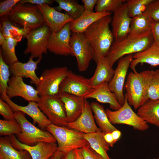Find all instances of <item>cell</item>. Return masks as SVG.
Wrapping results in <instances>:
<instances>
[{"mask_svg": "<svg viewBox=\"0 0 159 159\" xmlns=\"http://www.w3.org/2000/svg\"><path fill=\"white\" fill-rule=\"evenodd\" d=\"M46 128L55 139L57 143V150L63 155L89 144L83 137L82 132L78 130L52 124Z\"/></svg>", "mask_w": 159, "mask_h": 159, "instance_id": "cell-4", "label": "cell"}, {"mask_svg": "<svg viewBox=\"0 0 159 159\" xmlns=\"http://www.w3.org/2000/svg\"><path fill=\"white\" fill-rule=\"evenodd\" d=\"M104 138L106 142L110 147H113L114 144L116 143L113 139L111 132L105 134Z\"/></svg>", "mask_w": 159, "mask_h": 159, "instance_id": "cell-47", "label": "cell"}, {"mask_svg": "<svg viewBox=\"0 0 159 159\" xmlns=\"http://www.w3.org/2000/svg\"><path fill=\"white\" fill-rule=\"evenodd\" d=\"M143 63L153 67L159 66V46L154 43L146 50L134 54L130 67L133 72H136L137 65Z\"/></svg>", "mask_w": 159, "mask_h": 159, "instance_id": "cell-25", "label": "cell"}, {"mask_svg": "<svg viewBox=\"0 0 159 159\" xmlns=\"http://www.w3.org/2000/svg\"><path fill=\"white\" fill-rule=\"evenodd\" d=\"M19 41L11 38H6L0 49V54L4 61L9 65L18 62L16 55L15 47Z\"/></svg>", "mask_w": 159, "mask_h": 159, "instance_id": "cell-34", "label": "cell"}, {"mask_svg": "<svg viewBox=\"0 0 159 159\" xmlns=\"http://www.w3.org/2000/svg\"><path fill=\"white\" fill-rule=\"evenodd\" d=\"M138 109L137 114L143 120L159 128V99L148 100Z\"/></svg>", "mask_w": 159, "mask_h": 159, "instance_id": "cell-27", "label": "cell"}, {"mask_svg": "<svg viewBox=\"0 0 159 159\" xmlns=\"http://www.w3.org/2000/svg\"><path fill=\"white\" fill-rule=\"evenodd\" d=\"M46 24L52 32H56L74 20L67 13L58 11L47 4L37 5Z\"/></svg>", "mask_w": 159, "mask_h": 159, "instance_id": "cell-19", "label": "cell"}, {"mask_svg": "<svg viewBox=\"0 0 159 159\" xmlns=\"http://www.w3.org/2000/svg\"><path fill=\"white\" fill-rule=\"evenodd\" d=\"M52 32L46 24L31 30L26 37L27 43L24 54H30L33 58H42L43 54L47 53L49 39Z\"/></svg>", "mask_w": 159, "mask_h": 159, "instance_id": "cell-10", "label": "cell"}, {"mask_svg": "<svg viewBox=\"0 0 159 159\" xmlns=\"http://www.w3.org/2000/svg\"><path fill=\"white\" fill-rule=\"evenodd\" d=\"M74 150L71 151L65 155H63L61 159H74Z\"/></svg>", "mask_w": 159, "mask_h": 159, "instance_id": "cell-50", "label": "cell"}, {"mask_svg": "<svg viewBox=\"0 0 159 159\" xmlns=\"http://www.w3.org/2000/svg\"><path fill=\"white\" fill-rule=\"evenodd\" d=\"M97 64L93 75L89 79L90 85L93 88L103 83H109L115 73L113 67L111 65L106 57L101 59Z\"/></svg>", "mask_w": 159, "mask_h": 159, "instance_id": "cell-24", "label": "cell"}, {"mask_svg": "<svg viewBox=\"0 0 159 159\" xmlns=\"http://www.w3.org/2000/svg\"><path fill=\"white\" fill-rule=\"evenodd\" d=\"M152 0H127L126 4L130 16L133 18L143 13Z\"/></svg>", "mask_w": 159, "mask_h": 159, "instance_id": "cell-36", "label": "cell"}, {"mask_svg": "<svg viewBox=\"0 0 159 159\" xmlns=\"http://www.w3.org/2000/svg\"><path fill=\"white\" fill-rule=\"evenodd\" d=\"M42 58H38L35 61L30 56L27 62L22 63L19 61L9 65L10 74L12 76L23 78H29L31 83L36 87L39 82V78L36 75L35 71Z\"/></svg>", "mask_w": 159, "mask_h": 159, "instance_id": "cell-21", "label": "cell"}, {"mask_svg": "<svg viewBox=\"0 0 159 159\" xmlns=\"http://www.w3.org/2000/svg\"><path fill=\"white\" fill-rule=\"evenodd\" d=\"M6 39L5 37L0 31V45L1 46L4 43Z\"/></svg>", "mask_w": 159, "mask_h": 159, "instance_id": "cell-52", "label": "cell"}, {"mask_svg": "<svg viewBox=\"0 0 159 159\" xmlns=\"http://www.w3.org/2000/svg\"><path fill=\"white\" fill-rule=\"evenodd\" d=\"M14 117L21 128V133L16 135L17 139L22 143L34 145L40 142L55 143L56 142L50 132L38 128L29 122L23 112H14Z\"/></svg>", "mask_w": 159, "mask_h": 159, "instance_id": "cell-6", "label": "cell"}, {"mask_svg": "<svg viewBox=\"0 0 159 159\" xmlns=\"http://www.w3.org/2000/svg\"><path fill=\"white\" fill-rule=\"evenodd\" d=\"M90 105L94 118L102 132L106 134L117 129L110 122L103 105L96 102H91Z\"/></svg>", "mask_w": 159, "mask_h": 159, "instance_id": "cell-31", "label": "cell"}, {"mask_svg": "<svg viewBox=\"0 0 159 159\" xmlns=\"http://www.w3.org/2000/svg\"><path fill=\"white\" fill-rule=\"evenodd\" d=\"M71 50L76 59L79 70L84 72L88 68L92 59L90 44L83 33H72L70 41Z\"/></svg>", "mask_w": 159, "mask_h": 159, "instance_id": "cell-11", "label": "cell"}, {"mask_svg": "<svg viewBox=\"0 0 159 159\" xmlns=\"http://www.w3.org/2000/svg\"><path fill=\"white\" fill-rule=\"evenodd\" d=\"M7 16L15 24L31 30L45 24L42 15L36 5L17 4Z\"/></svg>", "mask_w": 159, "mask_h": 159, "instance_id": "cell-5", "label": "cell"}, {"mask_svg": "<svg viewBox=\"0 0 159 159\" xmlns=\"http://www.w3.org/2000/svg\"><path fill=\"white\" fill-rule=\"evenodd\" d=\"M124 103L119 109L112 111L109 108L105 110L108 118L112 125L122 124L132 127L134 129L144 131L149 125L132 109L125 96Z\"/></svg>", "mask_w": 159, "mask_h": 159, "instance_id": "cell-9", "label": "cell"}, {"mask_svg": "<svg viewBox=\"0 0 159 159\" xmlns=\"http://www.w3.org/2000/svg\"><path fill=\"white\" fill-rule=\"evenodd\" d=\"M148 98L159 99V69L153 70L148 88Z\"/></svg>", "mask_w": 159, "mask_h": 159, "instance_id": "cell-39", "label": "cell"}, {"mask_svg": "<svg viewBox=\"0 0 159 159\" xmlns=\"http://www.w3.org/2000/svg\"><path fill=\"white\" fill-rule=\"evenodd\" d=\"M31 30L19 27L12 22L7 16L1 17L0 31L5 38H11L20 42Z\"/></svg>", "mask_w": 159, "mask_h": 159, "instance_id": "cell-30", "label": "cell"}, {"mask_svg": "<svg viewBox=\"0 0 159 159\" xmlns=\"http://www.w3.org/2000/svg\"><path fill=\"white\" fill-rule=\"evenodd\" d=\"M10 73L9 65L3 60L0 54V92L1 97L6 95V91Z\"/></svg>", "mask_w": 159, "mask_h": 159, "instance_id": "cell-38", "label": "cell"}, {"mask_svg": "<svg viewBox=\"0 0 159 159\" xmlns=\"http://www.w3.org/2000/svg\"><path fill=\"white\" fill-rule=\"evenodd\" d=\"M62 156V153L57 150L49 159H61Z\"/></svg>", "mask_w": 159, "mask_h": 159, "instance_id": "cell-51", "label": "cell"}, {"mask_svg": "<svg viewBox=\"0 0 159 159\" xmlns=\"http://www.w3.org/2000/svg\"><path fill=\"white\" fill-rule=\"evenodd\" d=\"M125 0H97L95 7L96 12L113 13L123 4Z\"/></svg>", "mask_w": 159, "mask_h": 159, "instance_id": "cell-37", "label": "cell"}, {"mask_svg": "<svg viewBox=\"0 0 159 159\" xmlns=\"http://www.w3.org/2000/svg\"><path fill=\"white\" fill-rule=\"evenodd\" d=\"M63 102L68 123L74 122L81 115L86 99L66 93H59L57 95Z\"/></svg>", "mask_w": 159, "mask_h": 159, "instance_id": "cell-22", "label": "cell"}, {"mask_svg": "<svg viewBox=\"0 0 159 159\" xmlns=\"http://www.w3.org/2000/svg\"><path fill=\"white\" fill-rule=\"evenodd\" d=\"M94 118L90 104L86 99L81 115L74 122L68 123L67 127L86 134L101 131Z\"/></svg>", "mask_w": 159, "mask_h": 159, "instance_id": "cell-20", "label": "cell"}, {"mask_svg": "<svg viewBox=\"0 0 159 159\" xmlns=\"http://www.w3.org/2000/svg\"><path fill=\"white\" fill-rule=\"evenodd\" d=\"M125 2L113 13L111 24L115 41L121 40L129 34L132 18L129 16Z\"/></svg>", "mask_w": 159, "mask_h": 159, "instance_id": "cell-17", "label": "cell"}, {"mask_svg": "<svg viewBox=\"0 0 159 159\" xmlns=\"http://www.w3.org/2000/svg\"><path fill=\"white\" fill-rule=\"evenodd\" d=\"M105 134L101 131L87 134L82 132L83 137L93 150L104 159H111L107 154L110 146L105 139Z\"/></svg>", "mask_w": 159, "mask_h": 159, "instance_id": "cell-28", "label": "cell"}, {"mask_svg": "<svg viewBox=\"0 0 159 159\" xmlns=\"http://www.w3.org/2000/svg\"><path fill=\"white\" fill-rule=\"evenodd\" d=\"M153 23L159 21V0H152L143 13Z\"/></svg>", "mask_w": 159, "mask_h": 159, "instance_id": "cell-40", "label": "cell"}, {"mask_svg": "<svg viewBox=\"0 0 159 159\" xmlns=\"http://www.w3.org/2000/svg\"><path fill=\"white\" fill-rule=\"evenodd\" d=\"M112 14L85 11L80 17L70 22L71 30L72 33H83L94 23L104 16L111 15Z\"/></svg>", "mask_w": 159, "mask_h": 159, "instance_id": "cell-26", "label": "cell"}, {"mask_svg": "<svg viewBox=\"0 0 159 159\" xmlns=\"http://www.w3.org/2000/svg\"><path fill=\"white\" fill-rule=\"evenodd\" d=\"M151 31L154 39V43L159 46V21L152 23Z\"/></svg>", "mask_w": 159, "mask_h": 159, "instance_id": "cell-45", "label": "cell"}, {"mask_svg": "<svg viewBox=\"0 0 159 159\" xmlns=\"http://www.w3.org/2000/svg\"><path fill=\"white\" fill-rule=\"evenodd\" d=\"M70 24V22L68 23L58 32H52L47 46L50 52L59 55L73 56L70 45L72 34Z\"/></svg>", "mask_w": 159, "mask_h": 159, "instance_id": "cell-14", "label": "cell"}, {"mask_svg": "<svg viewBox=\"0 0 159 159\" xmlns=\"http://www.w3.org/2000/svg\"><path fill=\"white\" fill-rule=\"evenodd\" d=\"M154 43L151 31L135 35H128L123 39L114 41L107 58L111 65L122 57L142 52Z\"/></svg>", "mask_w": 159, "mask_h": 159, "instance_id": "cell-2", "label": "cell"}, {"mask_svg": "<svg viewBox=\"0 0 159 159\" xmlns=\"http://www.w3.org/2000/svg\"><path fill=\"white\" fill-rule=\"evenodd\" d=\"M0 159H32L26 150H17L12 146L9 137L0 138Z\"/></svg>", "mask_w": 159, "mask_h": 159, "instance_id": "cell-29", "label": "cell"}, {"mask_svg": "<svg viewBox=\"0 0 159 159\" xmlns=\"http://www.w3.org/2000/svg\"><path fill=\"white\" fill-rule=\"evenodd\" d=\"M93 89L90 85L89 79L69 70L67 75L60 84L59 93H66L84 97Z\"/></svg>", "mask_w": 159, "mask_h": 159, "instance_id": "cell-13", "label": "cell"}, {"mask_svg": "<svg viewBox=\"0 0 159 159\" xmlns=\"http://www.w3.org/2000/svg\"><path fill=\"white\" fill-rule=\"evenodd\" d=\"M11 107L6 102L0 98V114L6 120L14 119V112Z\"/></svg>", "mask_w": 159, "mask_h": 159, "instance_id": "cell-42", "label": "cell"}, {"mask_svg": "<svg viewBox=\"0 0 159 159\" xmlns=\"http://www.w3.org/2000/svg\"><path fill=\"white\" fill-rule=\"evenodd\" d=\"M6 94L10 99L16 97H20L28 102H37L40 97L37 89L25 83L22 78L14 76L10 78Z\"/></svg>", "mask_w": 159, "mask_h": 159, "instance_id": "cell-16", "label": "cell"}, {"mask_svg": "<svg viewBox=\"0 0 159 159\" xmlns=\"http://www.w3.org/2000/svg\"><path fill=\"white\" fill-rule=\"evenodd\" d=\"M133 59V54L125 56L120 59L114 75L108 83L110 89L115 94L121 106L125 101L123 88L128 69Z\"/></svg>", "mask_w": 159, "mask_h": 159, "instance_id": "cell-12", "label": "cell"}, {"mask_svg": "<svg viewBox=\"0 0 159 159\" xmlns=\"http://www.w3.org/2000/svg\"><path fill=\"white\" fill-rule=\"evenodd\" d=\"M153 22L143 13L132 18L128 35H138L151 30Z\"/></svg>", "mask_w": 159, "mask_h": 159, "instance_id": "cell-33", "label": "cell"}, {"mask_svg": "<svg viewBox=\"0 0 159 159\" xmlns=\"http://www.w3.org/2000/svg\"><path fill=\"white\" fill-rule=\"evenodd\" d=\"M153 159H159V158H154Z\"/></svg>", "mask_w": 159, "mask_h": 159, "instance_id": "cell-53", "label": "cell"}, {"mask_svg": "<svg viewBox=\"0 0 159 159\" xmlns=\"http://www.w3.org/2000/svg\"><path fill=\"white\" fill-rule=\"evenodd\" d=\"M0 98L9 104L14 112L21 111L29 116L32 119L34 123H37L42 129L46 128L48 125L52 124L39 108L37 102L29 101L27 105L22 106L13 102L6 95Z\"/></svg>", "mask_w": 159, "mask_h": 159, "instance_id": "cell-18", "label": "cell"}, {"mask_svg": "<svg viewBox=\"0 0 159 159\" xmlns=\"http://www.w3.org/2000/svg\"><path fill=\"white\" fill-rule=\"evenodd\" d=\"M58 4L55 8L60 12L64 10L73 19H76L80 17L84 12L85 9L83 5L79 4L75 0H55Z\"/></svg>", "mask_w": 159, "mask_h": 159, "instance_id": "cell-32", "label": "cell"}, {"mask_svg": "<svg viewBox=\"0 0 159 159\" xmlns=\"http://www.w3.org/2000/svg\"><path fill=\"white\" fill-rule=\"evenodd\" d=\"M74 159H84L82 154L81 149H77L74 150Z\"/></svg>", "mask_w": 159, "mask_h": 159, "instance_id": "cell-49", "label": "cell"}, {"mask_svg": "<svg viewBox=\"0 0 159 159\" xmlns=\"http://www.w3.org/2000/svg\"><path fill=\"white\" fill-rule=\"evenodd\" d=\"M20 0H6L0 2V16H7Z\"/></svg>", "mask_w": 159, "mask_h": 159, "instance_id": "cell-41", "label": "cell"}, {"mask_svg": "<svg viewBox=\"0 0 159 159\" xmlns=\"http://www.w3.org/2000/svg\"><path fill=\"white\" fill-rule=\"evenodd\" d=\"M111 15L104 16L97 21L83 33L91 46L93 59L97 64L106 57L114 41L109 27Z\"/></svg>", "mask_w": 159, "mask_h": 159, "instance_id": "cell-1", "label": "cell"}, {"mask_svg": "<svg viewBox=\"0 0 159 159\" xmlns=\"http://www.w3.org/2000/svg\"><path fill=\"white\" fill-rule=\"evenodd\" d=\"M9 137L15 148L26 150L32 159H49L57 150V145L56 143L40 142L34 145H30L21 143L14 135Z\"/></svg>", "mask_w": 159, "mask_h": 159, "instance_id": "cell-15", "label": "cell"}, {"mask_svg": "<svg viewBox=\"0 0 159 159\" xmlns=\"http://www.w3.org/2000/svg\"><path fill=\"white\" fill-rule=\"evenodd\" d=\"M85 11L93 12L97 0H82Z\"/></svg>", "mask_w": 159, "mask_h": 159, "instance_id": "cell-46", "label": "cell"}, {"mask_svg": "<svg viewBox=\"0 0 159 159\" xmlns=\"http://www.w3.org/2000/svg\"><path fill=\"white\" fill-rule=\"evenodd\" d=\"M153 70L131 72L125 84V95L129 104L137 109L148 99V90Z\"/></svg>", "mask_w": 159, "mask_h": 159, "instance_id": "cell-3", "label": "cell"}, {"mask_svg": "<svg viewBox=\"0 0 159 159\" xmlns=\"http://www.w3.org/2000/svg\"><path fill=\"white\" fill-rule=\"evenodd\" d=\"M84 98L94 99L100 102L108 104L110 108L114 110L119 109L122 106L115 94L110 89L108 83L107 82L103 83L93 88Z\"/></svg>", "mask_w": 159, "mask_h": 159, "instance_id": "cell-23", "label": "cell"}, {"mask_svg": "<svg viewBox=\"0 0 159 159\" xmlns=\"http://www.w3.org/2000/svg\"><path fill=\"white\" fill-rule=\"evenodd\" d=\"M111 133L113 139L116 143L120 138L122 133L120 130L117 129L113 131Z\"/></svg>", "mask_w": 159, "mask_h": 159, "instance_id": "cell-48", "label": "cell"}, {"mask_svg": "<svg viewBox=\"0 0 159 159\" xmlns=\"http://www.w3.org/2000/svg\"><path fill=\"white\" fill-rule=\"evenodd\" d=\"M80 149L84 159H104L93 150L89 144Z\"/></svg>", "mask_w": 159, "mask_h": 159, "instance_id": "cell-43", "label": "cell"}, {"mask_svg": "<svg viewBox=\"0 0 159 159\" xmlns=\"http://www.w3.org/2000/svg\"><path fill=\"white\" fill-rule=\"evenodd\" d=\"M21 132V127L15 119L10 120H0V135L1 136L18 135Z\"/></svg>", "mask_w": 159, "mask_h": 159, "instance_id": "cell-35", "label": "cell"}, {"mask_svg": "<svg viewBox=\"0 0 159 159\" xmlns=\"http://www.w3.org/2000/svg\"><path fill=\"white\" fill-rule=\"evenodd\" d=\"M69 70L65 66L44 70L37 86L39 96L57 95L59 92L60 84L67 75Z\"/></svg>", "mask_w": 159, "mask_h": 159, "instance_id": "cell-8", "label": "cell"}, {"mask_svg": "<svg viewBox=\"0 0 159 159\" xmlns=\"http://www.w3.org/2000/svg\"><path fill=\"white\" fill-rule=\"evenodd\" d=\"M38 106L54 125L67 127V121L64 104L57 95L40 96Z\"/></svg>", "mask_w": 159, "mask_h": 159, "instance_id": "cell-7", "label": "cell"}, {"mask_svg": "<svg viewBox=\"0 0 159 159\" xmlns=\"http://www.w3.org/2000/svg\"><path fill=\"white\" fill-rule=\"evenodd\" d=\"M54 0H20L18 4H30L36 5H41L44 4H51L53 3Z\"/></svg>", "mask_w": 159, "mask_h": 159, "instance_id": "cell-44", "label": "cell"}]
</instances>
